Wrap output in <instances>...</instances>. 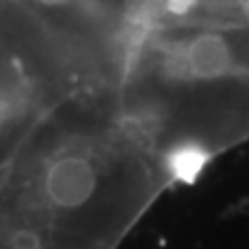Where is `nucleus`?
<instances>
[{
    "label": "nucleus",
    "mask_w": 249,
    "mask_h": 249,
    "mask_svg": "<svg viewBox=\"0 0 249 249\" xmlns=\"http://www.w3.org/2000/svg\"><path fill=\"white\" fill-rule=\"evenodd\" d=\"M185 62L196 79H216L231 67L229 42L218 34H201L189 44Z\"/></svg>",
    "instance_id": "f257e3e1"
},
{
    "label": "nucleus",
    "mask_w": 249,
    "mask_h": 249,
    "mask_svg": "<svg viewBox=\"0 0 249 249\" xmlns=\"http://www.w3.org/2000/svg\"><path fill=\"white\" fill-rule=\"evenodd\" d=\"M196 0H166V11L173 15H183L193 6Z\"/></svg>",
    "instance_id": "f03ea898"
},
{
    "label": "nucleus",
    "mask_w": 249,
    "mask_h": 249,
    "mask_svg": "<svg viewBox=\"0 0 249 249\" xmlns=\"http://www.w3.org/2000/svg\"><path fill=\"white\" fill-rule=\"evenodd\" d=\"M0 249H21V247L15 243L11 235H6V232L0 229Z\"/></svg>",
    "instance_id": "7ed1b4c3"
}]
</instances>
